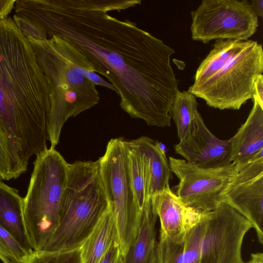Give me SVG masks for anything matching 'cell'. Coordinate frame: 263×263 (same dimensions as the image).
Masks as SVG:
<instances>
[{"label":"cell","instance_id":"obj_1","mask_svg":"<svg viewBox=\"0 0 263 263\" xmlns=\"http://www.w3.org/2000/svg\"><path fill=\"white\" fill-rule=\"evenodd\" d=\"M120 1L51 0L41 26L48 36L70 42L95 73L111 82L121 107L132 118L170 126V107L179 91L170 64L175 51L135 24L108 15Z\"/></svg>","mask_w":263,"mask_h":263},{"label":"cell","instance_id":"obj_2","mask_svg":"<svg viewBox=\"0 0 263 263\" xmlns=\"http://www.w3.org/2000/svg\"><path fill=\"white\" fill-rule=\"evenodd\" d=\"M50 109L31 44L12 18L0 20V123L18 170L26 172L29 159L47 147Z\"/></svg>","mask_w":263,"mask_h":263},{"label":"cell","instance_id":"obj_3","mask_svg":"<svg viewBox=\"0 0 263 263\" xmlns=\"http://www.w3.org/2000/svg\"><path fill=\"white\" fill-rule=\"evenodd\" d=\"M197 68L188 91L220 110H238L254 95L256 78L263 72V50L257 41H215Z\"/></svg>","mask_w":263,"mask_h":263},{"label":"cell","instance_id":"obj_4","mask_svg":"<svg viewBox=\"0 0 263 263\" xmlns=\"http://www.w3.org/2000/svg\"><path fill=\"white\" fill-rule=\"evenodd\" d=\"M110 207L99 160L68 163L59 222L41 252L81 248Z\"/></svg>","mask_w":263,"mask_h":263},{"label":"cell","instance_id":"obj_5","mask_svg":"<svg viewBox=\"0 0 263 263\" xmlns=\"http://www.w3.org/2000/svg\"><path fill=\"white\" fill-rule=\"evenodd\" d=\"M34 50L50 90L51 109L48 140L55 148L68 118L90 108L99 101L95 84L79 72L66 55L58 35L44 41L27 38Z\"/></svg>","mask_w":263,"mask_h":263},{"label":"cell","instance_id":"obj_6","mask_svg":"<svg viewBox=\"0 0 263 263\" xmlns=\"http://www.w3.org/2000/svg\"><path fill=\"white\" fill-rule=\"evenodd\" d=\"M23 214L34 253L41 252L57 228L67 180L68 163L55 148L46 147L36 155Z\"/></svg>","mask_w":263,"mask_h":263},{"label":"cell","instance_id":"obj_7","mask_svg":"<svg viewBox=\"0 0 263 263\" xmlns=\"http://www.w3.org/2000/svg\"><path fill=\"white\" fill-rule=\"evenodd\" d=\"M100 173L111 203L124 258L134 243L141 223L143 210L138 203L130 174L126 140L111 139L99 159Z\"/></svg>","mask_w":263,"mask_h":263},{"label":"cell","instance_id":"obj_8","mask_svg":"<svg viewBox=\"0 0 263 263\" xmlns=\"http://www.w3.org/2000/svg\"><path fill=\"white\" fill-rule=\"evenodd\" d=\"M193 40H247L258 26V16L248 0H203L191 12Z\"/></svg>","mask_w":263,"mask_h":263},{"label":"cell","instance_id":"obj_9","mask_svg":"<svg viewBox=\"0 0 263 263\" xmlns=\"http://www.w3.org/2000/svg\"><path fill=\"white\" fill-rule=\"evenodd\" d=\"M168 162L171 171L179 180L174 194L185 206L201 214L212 211L223 202L226 191L241 168L233 163L201 168L173 157Z\"/></svg>","mask_w":263,"mask_h":263},{"label":"cell","instance_id":"obj_10","mask_svg":"<svg viewBox=\"0 0 263 263\" xmlns=\"http://www.w3.org/2000/svg\"><path fill=\"white\" fill-rule=\"evenodd\" d=\"M201 219L199 263H244L241 248L245 235L252 228L250 222L224 202L202 214Z\"/></svg>","mask_w":263,"mask_h":263},{"label":"cell","instance_id":"obj_11","mask_svg":"<svg viewBox=\"0 0 263 263\" xmlns=\"http://www.w3.org/2000/svg\"><path fill=\"white\" fill-rule=\"evenodd\" d=\"M223 202L250 222L263 245V157L240 169L226 191Z\"/></svg>","mask_w":263,"mask_h":263},{"label":"cell","instance_id":"obj_12","mask_svg":"<svg viewBox=\"0 0 263 263\" xmlns=\"http://www.w3.org/2000/svg\"><path fill=\"white\" fill-rule=\"evenodd\" d=\"M174 147L175 153L185 161L201 168H217L232 163L229 139L221 140L215 136L206 127L199 112L191 133Z\"/></svg>","mask_w":263,"mask_h":263},{"label":"cell","instance_id":"obj_13","mask_svg":"<svg viewBox=\"0 0 263 263\" xmlns=\"http://www.w3.org/2000/svg\"><path fill=\"white\" fill-rule=\"evenodd\" d=\"M151 199L160 219V238L174 241L183 240L187 231L198 221L201 215L185 206L170 186Z\"/></svg>","mask_w":263,"mask_h":263},{"label":"cell","instance_id":"obj_14","mask_svg":"<svg viewBox=\"0 0 263 263\" xmlns=\"http://www.w3.org/2000/svg\"><path fill=\"white\" fill-rule=\"evenodd\" d=\"M253 107L245 123L229 139L232 162L242 168L263 157V105L253 98Z\"/></svg>","mask_w":263,"mask_h":263},{"label":"cell","instance_id":"obj_15","mask_svg":"<svg viewBox=\"0 0 263 263\" xmlns=\"http://www.w3.org/2000/svg\"><path fill=\"white\" fill-rule=\"evenodd\" d=\"M142 154L148 178L151 198L162 193L169 185L171 169L165 152L157 141L146 136L132 140Z\"/></svg>","mask_w":263,"mask_h":263},{"label":"cell","instance_id":"obj_16","mask_svg":"<svg viewBox=\"0 0 263 263\" xmlns=\"http://www.w3.org/2000/svg\"><path fill=\"white\" fill-rule=\"evenodd\" d=\"M23 198L18 191L0 180V226L8 232L28 253H34L23 214Z\"/></svg>","mask_w":263,"mask_h":263},{"label":"cell","instance_id":"obj_17","mask_svg":"<svg viewBox=\"0 0 263 263\" xmlns=\"http://www.w3.org/2000/svg\"><path fill=\"white\" fill-rule=\"evenodd\" d=\"M116 241L119 242L118 231L111 205L81 248L83 263H99Z\"/></svg>","mask_w":263,"mask_h":263},{"label":"cell","instance_id":"obj_18","mask_svg":"<svg viewBox=\"0 0 263 263\" xmlns=\"http://www.w3.org/2000/svg\"><path fill=\"white\" fill-rule=\"evenodd\" d=\"M202 233L200 216L187 231L183 240L174 241L159 237L162 263H199Z\"/></svg>","mask_w":263,"mask_h":263},{"label":"cell","instance_id":"obj_19","mask_svg":"<svg viewBox=\"0 0 263 263\" xmlns=\"http://www.w3.org/2000/svg\"><path fill=\"white\" fill-rule=\"evenodd\" d=\"M157 217L150 198L143 208L137 236L123 258V263H149L157 243L155 227Z\"/></svg>","mask_w":263,"mask_h":263},{"label":"cell","instance_id":"obj_20","mask_svg":"<svg viewBox=\"0 0 263 263\" xmlns=\"http://www.w3.org/2000/svg\"><path fill=\"white\" fill-rule=\"evenodd\" d=\"M198 103L196 97L188 91L179 90L176 93L170 109V115L174 121L180 141L191 133L197 114Z\"/></svg>","mask_w":263,"mask_h":263},{"label":"cell","instance_id":"obj_21","mask_svg":"<svg viewBox=\"0 0 263 263\" xmlns=\"http://www.w3.org/2000/svg\"><path fill=\"white\" fill-rule=\"evenodd\" d=\"M128 149L132 181L140 208L143 210L150 199L148 178L144 158L132 140H126Z\"/></svg>","mask_w":263,"mask_h":263},{"label":"cell","instance_id":"obj_22","mask_svg":"<svg viewBox=\"0 0 263 263\" xmlns=\"http://www.w3.org/2000/svg\"><path fill=\"white\" fill-rule=\"evenodd\" d=\"M30 256L8 232L0 226V259L3 263H26Z\"/></svg>","mask_w":263,"mask_h":263},{"label":"cell","instance_id":"obj_23","mask_svg":"<svg viewBox=\"0 0 263 263\" xmlns=\"http://www.w3.org/2000/svg\"><path fill=\"white\" fill-rule=\"evenodd\" d=\"M26 263H83L81 249L34 253Z\"/></svg>","mask_w":263,"mask_h":263},{"label":"cell","instance_id":"obj_24","mask_svg":"<svg viewBox=\"0 0 263 263\" xmlns=\"http://www.w3.org/2000/svg\"><path fill=\"white\" fill-rule=\"evenodd\" d=\"M20 176L13 160L8 137L0 123V180L16 179Z\"/></svg>","mask_w":263,"mask_h":263},{"label":"cell","instance_id":"obj_25","mask_svg":"<svg viewBox=\"0 0 263 263\" xmlns=\"http://www.w3.org/2000/svg\"><path fill=\"white\" fill-rule=\"evenodd\" d=\"M13 20L21 33L27 38L44 41L48 36L41 27L36 23L15 14Z\"/></svg>","mask_w":263,"mask_h":263},{"label":"cell","instance_id":"obj_26","mask_svg":"<svg viewBox=\"0 0 263 263\" xmlns=\"http://www.w3.org/2000/svg\"><path fill=\"white\" fill-rule=\"evenodd\" d=\"M99 263H123V258L120 252L119 242H114Z\"/></svg>","mask_w":263,"mask_h":263},{"label":"cell","instance_id":"obj_27","mask_svg":"<svg viewBox=\"0 0 263 263\" xmlns=\"http://www.w3.org/2000/svg\"><path fill=\"white\" fill-rule=\"evenodd\" d=\"M15 0H0V20L8 17V15L14 8Z\"/></svg>","mask_w":263,"mask_h":263},{"label":"cell","instance_id":"obj_28","mask_svg":"<svg viewBox=\"0 0 263 263\" xmlns=\"http://www.w3.org/2000/svg\"><path fill=\"white\" fill-rule=\"evenodd\" d=\"M259 103L263 105V76L260 74L256 78L254 84V95Z\"/></svg>","mask_w":263,"mask_h":263},{"label":"cell","instance_id":"obj_29","mask_svg":"<svg viewBox=\"0 0 263 263\" xmlns=\"http://www.w3.org/2000/svg\"><path fill=\"white\" fill-rule=\"evenodd\" d=\"M251 4L252 9L256 15L261 17H263V1L262 0H251Z\"/></svg>","mask_w":263,"mask_h":263},{"label":"cell","instance_id":"obj_30","mask_svg":"<svg viewBox=\"0 0 263 263\" xmlns=\"http://www.w3.org/2000/svg\"><path fill=\"white\" fill-rule=\"evenodd\" d=\"M149 263H162L161 247L159 241L157 242L155 252Z\"/></svg>","mask_w":263,"mask_h":263},{"label":"cell","instance_id":"obj_31","mask_svg":"<svg viewBox=\"0 0 263 263\" xmlns=\"http://www.w3.org/2000/svg\"><path fill=\"white\" fill-rule=\"evenodd\" d=\"M244 263H263V253L258 252L251 253L250 259Z\"/></svg>","mask_w":263,"mask_h":263}]
</instances>
